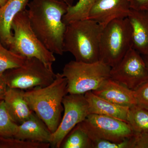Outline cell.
Segmentation results:
<instances>
[{"mask_svg": "<svg viewBox=\"0 0 148 148\" xmlns=\"http://www.w3.org/2000/svg\"><path fill=\"white\" fill-rule=\"evenodd\" d=\"M52 133L33 112L31 116L17 126L14 138L24 141L50 144Z\"/></svg>", "mask_w": 148, "mask_h": 148, "instance_id": "cell-14", "label": "cell"}, {"mask_svg": "<svg viewBox=\"0 0 148 148\" xmlns=\"http://www.w3.org/2000/svg\"><path fill=\"white\" fill-rule=\"evenodd\" d=\"M111 69L100 61L92 63L70 61L65 65L62 73L67 79L68 93L84 94L96 90L110 78Z\"/></svg>", "mask_w": 148, "mask_h": 148, "instance_id": "cell-4", "label": "cell"}, {"mask_svg": "<svg viewBox=\"0 0 148 148\" xmlns=\"http://www.w3.org/2000/svg\"><path fill=\"white\" fill-rule=\"evenodd\" d=\"M64 113L55 132L52 134L50 147L60 148L64 138L76 125L90 114L88 103L84 94H67L62 101Z\"/></svg>", "mask_w": 148, "mask_h": 148, "instance_id": "cell-8", "label": "cell"}, {"mask_svg": "<svg viewBox=\"0 0 148 148\" xmlns=\"http://www.w3.org/2000/svg\"><path fill=\"white\" fill-rule=\"evenodd\" d=\"M132 31V47L148 55V11L131 9L128 17Z\"/></svg>", "mask_w": 148, "mask_h": 148, "instance_id": "cell-15", "label": "cell"}, {"mask_svg": "<svg viewBox=\"0 0 148 148\" xmlns=\"http://www.w3.org/2000/svg\"><path fill=\"white\" fill-rule=\"evenodd\" d=\"M110 78L134 90L148 80V68L141 54L132 47L111 68Z\"/></svg>", "mask_w": 148, "mask_h": 148, "instance_id": "cell-9", "label": "cell"}, {"mask_svg": "<svg viewBox=\"0 0 148 148\" xmlns=\"http://www.w3.org/2000/svg\"><path fill=\"white\" fill-rule=\"evenodd\" d=\"M18 125L10 116L4 101H0V136L14 138Z\"/></svg>", "mask_w": 148, "mask_h": 148, "instance_id": "cell-22", "label": "cell"}, {"mask_svg": "<svg viewBox=\"0 0 148 148\" xmlns=\"http://www.w3.org/2000/svg\"><path fill=\"white\" fill-rule=\"evenodd\" d=\"M127 122L134 133L148 132V109L138 104L130 107Z\"/></svg>", "mask_w": 148, "mask_h": 148, "instance_id": "cell-19", "label": "cell"}, {"mask_svg": "<svg viewBox=\"0 0 148 148\" xmlns=\"http://www.w3.org/2000/svg\"><path fill=\"white\" fill-rule=\"evenodd\" d=\"M92 148H131V138L121 142L103 139L92 140Z\"/></svg>", "mask_w": 148, "mask_h": 148, "instance_id": "cell-24", "label": "cell"}, {"mask_svg": "<svg viewBox=\"0 0 148 148\" xmlns=\"http://www.w3.org/2000/svg\"><path fill=\"white\" fill-rule=\"evenodd\" d=\"M131 141V148H148V132L134 133Z\"/></svg>", "mask_w": 148, "mask_h": 148, "instance_id": "cell-26", "label": "cell"}, {"mask_svg": "<svg viewBox=\"0 0 148 148\" xmlns=\"http://www.w3.org/2000/svg\"><path fill=\"white\" fill-rule=\"evenodd\" d=\"M27 9L31 27L43 45L63 55L66 25L63 21L69 6L59 0H31Z\"/></svg>", "mask_w": 148, "mask_h": 148, "instance_id": "cell-1", "label": "cell"}, {"mask_svg": "<svg viewBox=\"0 0 148 148\" xmlns=\"http://www.w3.org/2000/svg\"><path fill=\"white\" fill-rule=\"evenodd\" d=\"M82 123L92 140L121 142L134 134L127 123L107 116L90 114Z\"/></svg>", "mask_w": 148, "mask_h": 148, "instance_id": "cell-10", "label": "cell"}, {"mask_svg": "<svg viewBox=\"0 0 148 148\" xmlns=\"http://www.w3.org/2000/svg\"><path fill=\"white\" fill-rule=\"evenodd\" d=\"M130 3L131 9L148 11V0H130Z\"/></svg>", "mask_w": 148, "mask_h": 148, "instance_id": "cell-27", "label": "cell"}, {"mask_svg": "<svg viewBox=\"0 0 148 148\" xmlns=\"http://www.w3.org/2000/svg\"><path fill=\"white\" fill-rule=\"evenodd\" d=\"M96 0H79L75 5L69 6L63 21L67 25L74 21L87 19L88 14Z\"/></svg>", "mask_w": 148, "mask_h": 148, "instance_id": "cell-20", "label": "cell"}, {"mask_svg": "<svg viewBox=\"0 0 148 148\" xmlns=\"http://www.w3.org/2000/svg\"><path fill=\"white\" fill-rule=\"evenodd\" d=\"M92 92L97 96L119 106L130 108L137 104L134 90L110 78L106 80L101 87Z\"/></svg>", "mask_w": 148, "mask_h": 148, "instance_id": "cell-12", "label": "cell"}, {"mask_svg": "<svg viewBox=\"0 0 148 148\" xmlns=\"http://www.w3.org/2000/svg\"><path fill=\"white\" fill-rule=\"evenodd\" d=\"M11 28L13 31V40L9 49L26 58H38L49 68L53 69L52 65L56 61L55 56L43 45L33 31L27 9L15 16Z\"/></svg>", "mask_w": 148, "mask_h": 148, "instance_id": "cell-6", "label": "cell"}, {"mask_svg": "<svg viewBox=\"0 0 148 148\" xmlns=\"http://www.w3.org/2000/svg\"><path fill=\"white\" fill-rule=\"evenodd\" d=\"M143 57L145 62L146 65L148 68V55L143 56Z\"/></svg>", "mask_w": 148, "mask_h": 148, "instance_id": "cell-30", "label": "cell"}, {"mask_svg": "<svg viewBox=\"0 0 148 148\" xmlns=\"http://www.w3.org/2000/svg\"><path fill=\"white\" fill-rule=\"evenodd\" d=\"M26 59L0 43V76L7 70L22 66Z\"/></svg>", "mask_w": 148, "mask_h": 148, "instance_id": "cell-21", "label": "cell"}, {"mask_svg": "<svg viewBox=\"0 0 148 148\" xmlns=\"http://www.w3.org/2000/svg\"><path fill=\"white\" fill-rule=\"evenodd\" d=\"M134 91L137 104L148 109V80Z\"/></svg>", "mask_w": 148, "mask_h": 148, "instance_id": "cell-25", "label": "cell"}, {"mask_svg": "<svg viewBox=\"0 0 148 148\" xmlns=\"http://www.w3.org/2000/svg\"><path fill=\"white\" fill-rule=\"evenodd\" d=\"M8 88L3 75L0 76V101L4 100Z\"/></svg>", "mask_w": 148, "mask_h": 148, "instance_id": "cell-28", "label": "cell"}, {"mask_svg": "<svg viewBox=\"0 0 148 148\" xmlns=\"http://www.w3.org/2000/svg\"><path fill=\"white\" fill-rule=\"evenodd\" d=\"M29 0H8L0 7V43L9 49L12 44V24L14 18L25 9Z\"/></svg>", "mask_w": 148, "mask_h": 148, "instance_id": "cell-13", "label": "cell"}, {"mask_svg": "<svg viewBox=\"0 0 148 148\" xmlns=\"http://www.w3.org/2000/svg\"><path fill=\"white\" fill-rule=\"evenodd\" d=\"M63 2L66 3L69 6H71L73 5V0H59Z\"/></svg>", "mask_w": 148, "mask_h": 148, "instance_id": "cell-29", "label": "cell"}, {"mask_svg": "<svg viewBox=\"0 0 148 148\" xmlns=\"http://www.w3.org/2000/svg\"><path fill=\"white\" fill-rule=\"evenodd\" d=\"M132 45V29L127 17L112 20L103 28L101 34L99 61L112 68Z\"/></svg>", "mask_w": 148, "mask_h": 148, "instance_id": "cell-5", "label": "cell"}, {"mask_svg": "<svg viewBox=\"0 0 148 148\" xmlns=\"http://www.w3.org/2000/svg\"><path fill=\"white\" fill-rule=\"evenodd\" d=\"M3 76L9 87L27 90L47 86L53 82L56 74L39 59L32 57L26 58L20 67L6 71Z\"/></svg>", "mask_w": 148, "mask_h": 148, "instance_id": "cell-7", "label": "cell"}, {"mask_svg": "<svg viewBox=\"0 0 148 148\" xmlns=\"http://www.w3.org/2000/svg\"><path fill=\"white\" fill-rule=\"evenodd\" d=\"M8 0H0V7L5 4Z\"/></svg>", "mask_w": 148, "mask_h": 148, "instance_id": "cell-31", "label": "cell"}, {"mask_svg": "<svg viewBox=\"0 0 148 148\" xmlns=\"http://www.w3.org/2000/svg\"><path fill=\"white\" fill-rule=\"evenodd\" d=\"M67 94V79L59 73L47 86L34 88L24 92L30 109L45 123L52 134L61 123L64 110L62 101Z\"/></svg>", "mask_w": 148, "mask_h": 148, "instance_id": "cell-2", "label": "cell"}, {"mask_svg": "<svg viewBox=\"0 0 148 148\" xmlns=\"http://www.w3.org/2000/svg\"><path fill=\"white\" fill-rule=\"evenodd\" d=\"M24 92L21 89L9 87L4 100L10 116L18 125L28 119L33 113L24 98Z\"/></svg>", "mask_w": 148, "mask_h": 148, "instance_id": "cell-16", "label": "cell"}, {"mask_svg": "<svg viewBox=\"0 0 148 148\" xmlns=\"http://www.w3.org/2000/svg\"><path fill=\"white\" fill-rule=\"evenodd\" d=\"M60 148H92V140L82 122L65 137Z\"/></svg>", "mask_w": 148, "mask_h": 148, "instance_id": "cell-18", "label": "cell"}, {"mask_svg": "<svg viewBox=\"0 0 148 148\" xmlns=\"http://www.w3.org/2000/svg\"><path fill=\"white\" fill-rule=\"evenodd\" d=\"M103 28L89 18L66 25L63 41L64 52H70L75 61L79 62L92 63L99 61L100 39Z\"/></svg>", "mask_w": 148, "mask_h": 148, "instance_id": "cell-3", "label": "cell"}, {"mask_svg": "<svg viewBox=\"0 0 148 148\" xmlns=\"http://www.w3.org/2000/svg\"><path fill=\"white\" fill-rule=\"evenodd\" d=\"M48 143L24 141L13 137L0 136V148H49Z\"/></svg>", "mask_w": 148, "mask_h": 148, "instance_id": "cell-23", "label": "cell"}, {"mask_svg": "<svg viewBox=\"0 0 148 148\" xmlns=\"http://www.w3.org/2000/svg\"><path fill=\"white\" fill-rule=\"evenodd\" d=\"M131 10L130 0H96L88 18L104 27L114 19L127 18Z\"/></svg>", "mask_w": 148, "mask_h": 148, "instance_id": "cell-11", "label": "cell"}, {"mask_svg": "<svg viewBox=\"0 0 148 148\" xmlns=\"http://www.w3.org/2000/svg\"><path fill=\"white\" fill-rule=\"evenodd\" d=\"M90 114L107 116L127 122L129 107L119 106L97 96L92 91L84 94Z\"/></svg>", "mask_w": 148, "mask_h": 148, "instance_id": "cell-17", "label": "cell"}]
</instances>
